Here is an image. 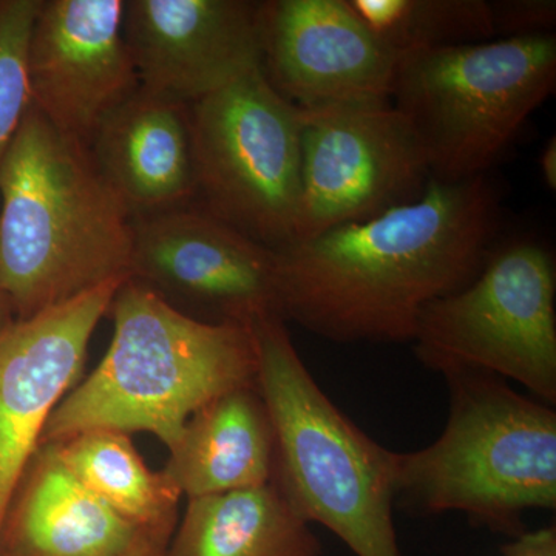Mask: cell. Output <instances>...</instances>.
<instances>
[{"instance_id": "6da1fadb", "label": "cell", "mask_w": 556, "mask_h": 556, "mask_svg": "<svg viewBox=\"0 0 556 556\" xmlns=\"http://www.w3.org/2000/svg\"><path fill=\"white\" fill-rule=\"evenodd\" d=\"M501 226L490 175L278 249L285 320L334 342H413L428 303L470 283Z\"/></svg>"}, {"instance_id": "7a4b0ae2", "label": "cell", "mask_w": 556, "mask_h": 556, "mask_svg": "<svg viewBox=\"0 0 556 556\" xmlns=\"http://www.w3.org/2000/svg\"><path fill=\"white\" fill-rule=\"evenodd\" d=\"M0 289L14 320L129 278V208L90 149L33 105L0 163Z\"/></svg>"}, {"instance_id": "3957f363", "label": "cell", "mask_w": 556, "mask_h": 556, "mask_svg": "<svg viewBox=\"0 0 556 556\" xmlns=\"http://www.w3.org/2000/svg\"><path fill=\"white\" fill-rule=\"evenodd\" d=\"M112 343L97 369L51 413L40 445L91 430L155 434L172 450L201 408L257 386L251 328L197 320L127 278L116 291Z\"/></svg>"}, {"instance_id": "277c9868", "label": "cell", "mask_w": 556, "mask_h": 556, "mask_svg": "<svg viewBox=\"0 0 556 556\" xmlns=\"http://www.w3.org/2000/svg\"><path fill=\"white\" fill-rule=\"evenodd\" d=\"M251 331L257 387L276 437L273 481L306 521L327 527L354 555L402 556L393 521L397 453L332 404L285 318H263Z\"/></svg>"}, {"instance_id": "5b68a950", "label": "cell", "mask_w": 556, "mask_h": 556, "mask_svg": "<svg viewBox=\"0 0 556 556\" xmlns=\"http://www.w3.org/2000/svg\"><path fill=\"white\" fill-rule=\"evenodd\" d=\"M442 375L447 426L428 447L397 453L396 503L522 535L527 510L556 506V413L481 369Z\"/></svg>"}, {"instance_id": "8992f818", "label": "cell", "mask_w": 556, "mask_h": 556, "mask_svg": "<svg viewBox=\"0 0 556 556\" xmlns=\"http://www.w3.org/2000/svg\"><path fill=\"white\" fill-rule=\"evenodd\" d=\"M555 86L556 35L492 39L399 58L390 102L455 182L489 175Z\"/></svg>"}, {"instance_id": "52a82bcc", "label": "cell", "mask_w": 556, "mask_h": 556, "mask_svg": "<svg viewBox=\"0 0 556 556\" xmlns=\"http://www.w3.org/2000/svg\"><path fill=\"white\" fill-rule=\"evenodd\" d=\"M193 206L273 251L298 239L302 110L262 72L190 104Z\"/></svg>"}, {"instance_id": "ba28073f", "label": "cell", "mask_w": 556, "mask_h": 556, "mask_svg": "<svg viewBox=\"0 0 556 556\" xmlns=\"http://www.w3.org/2000/svg\"><path fill=\"white\" fill-rule=\"evenodd\" d=\"M556 274L543 244L493 249L478 276L420 313L416 353L437 371L481 369L556 402Z\"/></svg>"}, {"instance_id": "9c48e42d", "label": "cell", "mask_w": 556, "mask_h": 556, "mask_svg": "<svg viewBox=\"0 0 556 556\" xmlns=\"http://www.w3.org/2000/svg\"><path fill=\"white\" fill-rule=\"evenodd\" d=\"M131 226L130 280L175 309L206 324L248 328L283 318L273 249L193 204L139 215Z\"/></svg>"}, {"instance_id": "30bf717a", "label": "cell", "mask_w": 556, "mask_h": 556, "mask_svg": "<svg viewBox=\"0 0 556 556\" xmlns=\"http://www.w3.org/2000/svg\"><path fill=\"white\" fill-rule=\"evenodd\" d=\"M302 116V204L295 240L404 206L433 181L419 139L391 102Z\"/></svg>"}, {"instance_id": "8fae6325", "label": "cell", "mask_w": 556, "mask_h": 556, "mask_svg": "<svg viewBox=\"0 0 556 556\" xmlns=\"http://www.w3.org/2000/svg\"><path fill=\"white\" fill-rule=\"evenodd\" d=\"M263 75L302 112L387 104L399 56L350 0H268L260 5Z\"/></svg>"}, {"instance_id": "7c38bea8", "label": "cell", "mask_w": 556, "mask_h": 556, "mask_svg": "<svg viewBox=\"0 0 556 556\" xmlns=\"http://www.w3.org/2000/svg\"><path fill=\"white\" fill-rule=\"evenodd\" d=\"M123 13L124 0H42L28 40L33 108L87 149L105 116L139 89Z\"/></svg>"}, {"instance_id": "4fadbf2b", "label": "cell", "mask_w": 556, "mask_h": 556, "mask_svg": "<svg viewBox=\"0 0 556 556\" xmlns=\"http://www.w3.org/2000/svg\"><path fill=\"white\" fill-rule=\"evenodd\" d=\"M124 281L0 329V529L51 413L80 378L91 336Z\"/></svg>"}, {"instance_id": "5bb4252c", "label": "cell", "mask_w": 556, "mask_h": 556, "mask_svg": "<svg viewBox=\"0 0 556 556\" xmlns=\"http://www.w3.org/2000/svg\"><path fill=\"white\" fill-rule=\"evenodd\" d=\"M260 5L249 0H124L139 87L195 104L263 70Z\"/></svg>"}, {"instance_id": "9a60e30c", "label": "cell", "mask_w": 556, "mask_h": 556, "mask_svg": "<svg viewBox=\"0 0 556 556\" xmlns=\"http://www.w3.org/2000/svg\"><path fill=\"white\" fill-rule=\"evenodd\" d=\"M89 149L131 217L193 204L189 104L139 87L105 116Z\"/></svg>"}, {"instance_id": "2e32d148", "label": "cell", "mask_w": 556, "mask_h": 556, "mask_svg": "<svg viewBox=\"0 0 556 556\" xmlns=\"http://www.w3.org/2000/svg\"><path fill=\"white\" fill-rule=\"evenodd\" d=\"M142 540L150 538L87 489L53 444H42L11 496L0 556H115Z\"/></svg>"}, {"instance_id": "e0dca14e", "label": "cell", "mask_w": 556, "mask_h": 556, "mask_svg": "<svg viewBox=\"0 0 556 556\" xmlns=\"http://www.w3.org/2000/svg\"><path fill=\"white\" fill-rule=\"evenodd\" d=\"M169 452L163 473L188 500L269 484L276 437L258 387L230 391L201 408Z\"/></svg>"}, {"instance_id": "ac0fdd59", "label": "cell", "mask_w": 556, "mask_h": 556, "mask_svg": "<svg viewBox=\"0 0 556 556\" xmlns=\"http://www.w3.org/2000/svg\"><path fill=\"white\" fill-rule=\"evenodd\" d=\"M311 522L276 482L192 497L167 556H320Z\"/></svg>"}, {"instance_id": "d6986e66", "label": "cell", "mask_w": 556, "mask_h": 556, "mask_svg": "<svg viewBox=\"0 0 556 556\" xmlns=\"http://www.w3.org/2000/svg\"><path fill=\"white\" fill-rule=\"evenodd\" d=\"M62 463L105 506L150 540L169 547L181 492L163 470L146 466L130 434L91 430L51 442Z\"/></svg>"}, {"instance_id": "ffe728a7", "label": "cell", "mask_w": 556, "mask_h": 556, "mask_svg": "<svg viewBox=\"0 0 556 556\" xmlns=\"http://www.w3.org/2000/svg\"><path fill=\"white\" fill-rule=\"evenodd\" d=\"M399 58L493 39L486 0H350Z\"/></svg>"}, {"instance_id": "44dd1931", "label": "cell", "mask_w": 556, "mask_h": 556, "mask_svg": "<svg viewBox=\"0 0 556 556\" xmlns=\"http://www.w3.org/2000/svg\"><path fill=\"white\" fill-rule=\"evenodd\" d=\"M42 0H0V163L31 108L28 40Z\"/></svg>"}, {"instance_id": "7402d4cb", "label": "cell", "mask_w": 556, "mask_h": 556, "mask_svg": "<svg viewBox=\"0 0 556 556\" xmlns=\"http://www.w3.org/2000/svg\"><path fill=\"white\" fill-rule=\"evenodd\" d=\"M489 7L493 39L555 35V0H493Z\"/></svg>"}, {"instance_id": "603a6c76", "label": "cell", "mask_w": 556, "mask_h": 556, "mask_svg": "<svg viewBox=\"0 0 556 556\" xmlns=\"http://www.w3.org/2000/svg\"><path fill=\"white\" fill-rule=\"evenodd\" d=\"M504 556H556V529L525 532L503 547Z\"/></svg>"}, {"instance_id": "cb8c5ba5", "label": "cell", "mask_w": 556, "mask_h": 556, "mask_svg": "<svg viewBox=\"0 0 556 556\" xmlns=\"http://www.w3.org/2000/svg\"><path fill=\"white\" fill-rule=\"evenodd\" d=\"M541 174H543L544 182L547 189L555 192L556 190V138L548 139L546 148L541 153Z\"/></svg>"}, {"instance_id": "d4e9b609", "label": "cell", "mask_w": 556, "mask_h": 556, "mask_svg": "<svg viewBox=\"0 0 556 556\" xmlns=\"http://www.w3.org/2000/svg\"><path fill=\"white\" fill-rule=\"evenodd\" d=\"M115 556H167V546L152 540H142L129 551Z\"/></svg>"}, {"instance_id": "484cf974", "label": "cell", "mask_w": 556, "mask_h": 556, "mask_svg": "<svg viewBox=\"0 0 556 556\" xmlns=\"http://www.w3.org/2000/svg\"><path fill=\"white\" fill-rule=\"evenodd\" d=\"M11 320H14L13 313H11L9 300L0 289V329L9 325Z\"/></svg>"}]
</instances>
